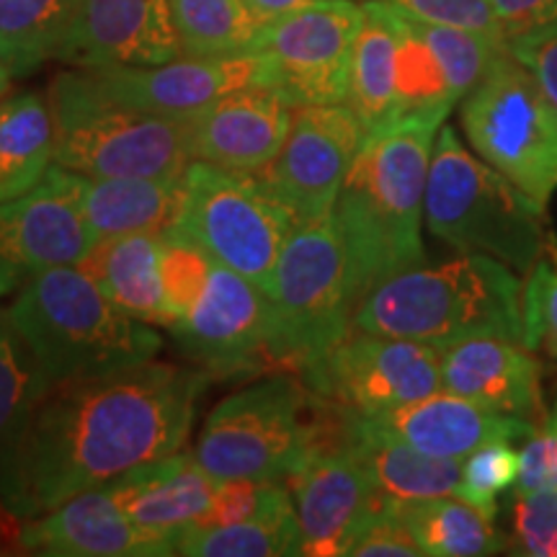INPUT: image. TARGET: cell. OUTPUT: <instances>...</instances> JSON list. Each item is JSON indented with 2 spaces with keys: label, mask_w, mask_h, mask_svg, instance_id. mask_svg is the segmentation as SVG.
<instances>
[{
  "label": "cell",
  "mask_w": 557,
  "mask_h": 557,
  "mask_svg": "<svg viewBox=\"0 0 557 557\" xmlns=\"http://www.w3.org/2000/svg\"><path fill=\"white\" fill-rule=\"evenodd\" d=\"M209 377L150 359L47 387L3 459L11 511L32 519L184 449Z\"/></svg>",
  "instance_id": "1"
},
{
  "label": "cell",
  "mask_w": 557,
  "mask_h": 557,
  "mask_svg": "<svg viewBox=\"0 0 557 557\" xmlns=\"http://www.w3.org/2000/svg\"><path fill=\"white\" fill-rule=\"evenodd\" d=\"M444 120L410 114L367 132L333 207L357 305L374 287L421 267L426 184Z\"/></svg>",
  "instance_id": "2"
},
{
  "label": "cell",
  "mask_w": 557,
  "mask_h": 557,
  "mask_svg": "<svg viewBox=\"0 0 557 557\" xmlns=\"http://www.w3.org/2000/svg\"><path fill=\"white\" fill-rule=\"evenodd\" d=\"M351 329L444 348L472 336L524 344V284L504 261L459 253L387 278L361 299Z\"/></svg>",
  "instance_id": "3"
},
{
  "label": "cell",
  "mask_w": 557,
  "mask_h": 557,
  "mask_svg": "<svg viewBox=\"0 0 557 557\" xmlns=\"http://www.w3.org/2000/svg\"><path fill=\"white\" fill-rule=\"evenodd\" d=\"M5 320L29 346L47 387L158 357L160 333L116 308L83 267L41 271L16 292Z\"/></svg>",
  "instance_id": "4"
},
{
  "label": "cell",
  "mask_w": 557,
  "mask_h": 557,
  "mask_svg": "<svg viewBox=\"0 0 557 557\" xmlns=\"http://www.w3.org/2000/svg\"><path fill=\"white\" fill-rule=\"evenodd\" d=\"M545 209L442 124L426 184V227L457 253H483L529 274L545 256Z\"/></svg>",
  "instance_id": "5"
},
{
  "label": "cell",
  "mask_w": 557,
  "mask_h": 557,
  "mask_svg": "<svg viewBox=\"0 0 557 557\" xmlns=\"http://www.w3.org/2000/svg\"><path fill=\"white\" fill-rule=\"evenodd\" d=\"M50 109L54 163L83 178H171L191 163L186 120L111 101L81 67L52 81Z\"/></svg>",
  "instance_id": "6"
},
{
  "label": "cell",
  "mask_w": 557,
  "mask_h": 557,
  "mask_svg": "<svg viewBox=\"0 0 557 557\" xmlns=\"http://www.w3.org/2000/svg\"><path fill=\"white\" fill-rule=\"evenodd\" d=\"M267 295L274 308L282 369L308 380L351 331L357 310L346 246L333 212L292 227Z\"/></svg>",
  "instance_id": "7"
},
{
  "label": "cell",
  "mask_w": 557,
  "mask_h": 557,
  "mask_svg": "<svg viewBox=\"0 0 557 557\" xmlns=\"http://www.w3.org/2000/svg\"><path fill=\"white\" fill-rule=\"evenodd\" d=\"M297 222L256 173L191 160L181 173L176 220L169 230L197 243L220 267L269 289Z\"/></svg>",
  "instance_id": "8"
},
{
  "label": "cell",
  "mask_w": 557,
  "mask_h": 557,
  "mask_svg": "<svg viewBox=\"0 0 557 557\" xmlns=\"http://www.w3.org/2000/svg\"><path fill=\"white\" fill-rule=\"evenodd\" d=\"M475 156L545 209L557 191V107L524 62L506 50L462 99Z\"/></svg>",
  "instance_id": "9"
},
{
  "label": "cell",
  "mask_w": 557,
  "mask_h": 557,
  "mask_svg": "<svg viewBox=\"0 0 557 557\" xmlns=\"http://www.w3.org/2000/svg\"><path fill=\"white\" fill-rule=\"evenodd\" d=\"M318 393L295 372H271L207 416L194 457L218 480L284 483L308 449Z\"/></svg>",
  "instance_id": "10"
},
{
  "label": "cell",
  "mask_w": 557,
  "mask_h": 557,
  "mask_svg": "<svg viewBox=\"0 0 557 557\" xmlns=\"http://www.w3.org/2000/svg\"><path fill=\"white\" fill-rule=\"evenodd\" d=\"M348 410L315 416L310 444L289 472L287 485L302 529V555L341 557L382 504L364 465L346 444Z\"/></svg>",
  "instance_id": "11"
},
{
  "label": "cell",
  "mask_w": 557,
  "mask_h": 557,
  "mask_svg": "<svg viewBox=\"0 0 557 557\" xmlns=\"http://www.w3.org/2000/svg\"><path fill=\"white\" fill-rule=\"evenodd\" d=\"M361 21L364 3L315 0L263 26L250 52L269 60V86L295 109L346 103Z\"/></svg>",
  "instance_id": "12"
},
{
  "label": "cell",
  "mask_w": 557,
  "mask_h": 557,
  "mask_svg": "<svg viewBox=\"0 0 557 557\" xmlns=\"http://www.w3.org/2000/svg\"><path fill=\"white\" fill-rule=\"evenodd\" d=\"M169 331L212 377L284 372L267 289L220 263L194 310Z\"/></svg>",
  "instance_id": "13"
},
{
  "label": "cell",
  "mask_w": 557,
  "mask_h": 557,
  "mask_svg": "<svg viewBox=\"0 0 557 557\" xmlns=\"http://www.w3.org/2000/svg\"><path fill=\"white\" fill-rule=\"evenodd\" d=\"M83 214V176L54 163L32 191L0 205V297L41 271L81 267L94 248Z\"/></svg>",
  "instance_id": "14"
},
{
  "label": "cell",
  "mask_w": 557,
  "mask_h": 557,
  "mask_svg": "<svg viewBox=\"0 0 557 557\" xmlns=\"http://www.w3.org/2000/svg\"><path fill=\"white\" fill-rule=\"evenodd\" d=\"M305 382L351 413H385L442 389V348L351 329Z\"/></svg>",
  "instance_id": "15"
},
{
  "label": "cell",
  "mask_w": 557,
  "mask_h": 557,
  "mask_svg": "<svg viewBox=\"0 0 557 557\" xmlns=\"http://www.w3.org/2000/svg\"><path fill=\"white\" fill-rule=\"evenodd\" d=\"M367 129L346 103L297 107L278 156L261 173L295 222L331 214Z\"/></svg>",
  "instance_id": "16"
},
{
  "label": "cell",
  "mask_w": 557,
  "mask_h": 557,
  "mask_svg": "<svg viewBox=\"0 0 557 557\" xmlns=\"http://www.w3.org/2000/svg\"><path fill=\"white\" fill-rule=\"evenodd\" d=\"M111 101L148 114L189 120L230 90L269 86V60L259 52L227 58H176L148 67H81Z\"/></svg>",
  "instance_id": "17"
},
{
  "label": "cell",
  "mask_w": 557,
  "mask_h": 557,
  "mask_svg": "<svg viewBox=\"0 0 557 557\" xmlns=\"http://www.w3.org/2000/svg\"><path fill=\"white\" fill-rule=\"evenodd\" d=\"M176 534L137 527L111 498L109 485L90 487L21 527L18 545L54 557H169Z\"/></svg>",
  "instance_id": "18"
},
{
  "label": "cell",
  "mask_w": 557,
  "mask_h": 557,
  "mask_svg": "<svg viewBox=\"0 0 557 557\" xmlns=\"http://www.w3.org/2000/svg\"><path fill=\"white\" fill-rule=\"evenodd\" d=\"M181 58L169 0H81L60 62L148 67Z\"/></svg>",
  "instance_id": "19"
},
{
  "label": "cell",
  "mask_w": 557,
  "mask_h": 557,
  "mask_svg": "<svg viewBox=\"0 0 557 557\" xmlns=\"http://www.w3.org/2000/svg\"><path fill=\"white\" fill-rule=\"evenodd\" d=\"M295 107L271 86L230 90L189 124L191 160L238 173H261L289 135Z\"/></svg>",
  "instance_id": "20"
},
{
  "label": "cell",
  "mask_w": 557,
  "mask_h": 557,
  "mask_svg": "<svg viewBox=\"0 0 557 557\" xmlns=\"http://www.w3.org/2000/svg\"><path fill=\"white\" fill-rule=\"evenodd\" d=\"M361 418L423 455L442 459H465L487 442H517L534 431V423L527 418L485 408L449 389H436L408 406Z\"/></svg>",
  "instance_id": "21"
},
{
  "label": "cell",
  "mask_w": 557,
  "mask_h": 557,
  "mask_svg": "<svg viewBox=\"0 0 557 557\" xmlns=\"http://www.w3.org/2000/svg\"><path fill=\"white\" fill-rule=\"evenodd\" d=\"M442 389L534 423L542 374L532 348L500 336H472L442 348Z\"/></svg>",
  "instance_id": "22"
},
{
  "label": "cell",
  "mask_w": 557,
  "mask_h": 557,
  "mask_svg": "<svg viewBox=\"0 0 557 557\" xmlns=\"http://www.w3.org/2000/svg\"><path fill=\"white\" fill-rule=\"evenodd\" d=\"M218 483V478L201 468L194 451L178 449L124 472L109 483V493L124 517L137 527L178 537L205 517Z\"/></svg>",
  "instance_id": "23"
},
{
  "label": "cell",
  "mask_w": 557,
  "mask_h": 557,
  "mask_svg": "<svg viewBox=\"0 0 557 557\" xmlns=\"http://www.w3.org/2000/svg\"><path fill=\"white\" fill-rule=\"evenodd\" d=\"M348 449L364 465L369 480L387 504H418L442 496H457L462 459L423 455L400 438L374 429L359 413L348 410Z\"/></svg>",
  "instance_id": "24"
},
{
  "label": "cell",
  "mask_w": 557,
  "mask_h": 557,
  "mask_svg": "<svg viewBox=\"0 0 557 557\" xmlns=\"http://www.w3.org/2000/svg\"><path fill=\"white\" fill-rule=\"evenodd\" d=\"M160 250L163 233H129L96 240L81 263L111 302L132 318L150 325H165L163 282H160Z\"/></svg>",
  "instance_id": "25"
},
{
  "label": "cell",
  "mask_w": 557,
  "mask_h": 557,
  "mask_svg": "<svg viewBox=\"0 0 557 557\" xmlns=\"http://www.w3.org/2000/svg\"><path fill=\"white\" fill-rule=\"evenodd\" d=\"M181 176L83 178V214L94 240L129 233H163L173 225Z\"/></svg>",
  "instance_id": "26"
},
{
  "label": "cell",
  "mask_w": 557,
  "mask_h": 557,
  "mask_svg": "<svg viewBox=\"0 0 557 557\" xmlns=\"http://www.w3.org/2000/svg\"><path fill=\"white\" fill-rule=\"evenodd\" d=\"M395 52L398 18L387 0H364V21L354 41L346 107L367 132L395 122Z\"/></svg>",
  "instance_id": "27"
},
{
  "label": "cell",
  "mask_w": 557,
  "mask_h": 557,
  "mask_svg": "<svg viewBox=\"0 0 557 557\" xmlns=\"http://www.w3.org/2000/svg\"><path fill=\"white\" fill-rule=\"evenodd\" d=\"M54 165L50 99L18 94L0 103V205L32 191Z\"/></svg>",
  "instance_id": "28"
},
{
  "label": "cell",
  "mask_w": 557,
  "mask_h": 557,
  "mask_svg": "<svg viewBox=\"0 0 557 557\" xmlns=\"http://www.w3.org/2000/svg\"><path fill=\"white\" fill-rule=\"evenodd\" d=\"M176 553L186 557H292L302 555V529L287 485L259 517L230 527H189Z\"/></svg>",
  "instance_id": "29"
},
{
  "label": "cell",
  "mask_w": 557,
  "mask_h": 557,
  "mask_svg": "<svg viewBox=\"0 0 557 557\" xmlns=\"http://www.w3.org/2000/svg\"><path fill=\"white\" fill-rule=\"evenodd\" d=\"M400 511L429 557H487L508 547L496 519L457 496L403 504Z\"/></svg>",
  "instance_id": "30"
},
{
  "label": "cell",
  "mask_w": 557,
  "mask_h": 557,
  "mask_svg": "<svg viewBox=\"0 0 557 557\" xmlns=\"http://www.w3.org/2000/svg\"><path fill=\"white\" fill-rule=\"evenodd\" d=\"M81 0H0V58L13 75L58 60Z\"/></svg>",
  "instance_id": "31"
},
{
  "label": "cell",
  "mask_w": 557,
  "mask_h": 557,
  "mask_svg": "<svg viewBox=\"0 0 557 557\" xmlns=\"http://www.w3.org/2000/svg\"><path fill=\"white\" fill-rule=\"evenodd\" d=\"M181 58L246 54L263 24L246 0H169Z\"/></svg>",
  "instance_id": "32"
},
{
  "label": "cell",
  "mask_w": 557,
  "mask_h": 557,
  "mask_svg": "<svg viewBox=\"0 0 557 557\" xmlns=\"http://www.w3.org/2000/svg\"><path fill=\"white\" fill-rule=\"evenodd\" d=\"M398 52H395V120L410 114H434L447 120L457 107L447 75L431 52L413 18L395 5Z\"/></svg>",
  "instance_id": "33"
},
{
  "label": "cell",
  "mask_w": 557,
  "mask_h": 557,
  "mask_svg": "<svg viewBox=\"0 0 557 557\" xmlns=\"http://www.w3.org/2000/svg\"><path fill=\"white\" fill-rule=\"evenodd\" d=\"M37 359L21 341L5 315L0 318V465L29 421L34 406L45 395Z\"/></svg>",
  "instance_id": "34"
},
{
  "label": "cell",
  "mask_w": 557,
  "mask_h": 557,
  "mask_svg": "<svg viewBox=\"0 0 557 557\" xmlns=\"http://www.w3.org/2000/svg\"><path fill=\"white\" fill-rule=\"evenodd\" d=\"M413 24L416 29L421 32V37L426 39L431 52L436 54L438 65H442L444 75H447L449 90L457 103L485 78V73L493 67V62L508 50L506 39L491 37V34L457 29V26L426 24V21L418 18H413Z\"/></svg>",
  "instance_id": "35"
},
{
  "label": "cell",
  "mask_w": 557,
  "mask_h": 557,
  "mask_svg": "<svg viewBox=\"0 0 557 557\" xmlns=\"http://www.w3.org/2000/svg\"><path fill=\"white\" fill-rule=\"evenodd\" d=\"M214 261L197 243L184 238L176 230H163V250H160V282H163L169 329L184 320L205 295Z\"/></svg>",
  "instance_id": "36"
},
{
  "label": "cell",
  "mask_w": 557,
  "mask_h": 557,
  "mask_svg": "<svg viewBox=\"0 0 557 557\" xmlns=\"http://www.w3.org/2000/svg\"><path fill=\"white\" fill-rule=\"evenodd\" d=\"M519 451L508 438H496L462 459V478H459L457 498L480 508L485 517L496 519L498 496L517 485Z\"/></svg>",
  "instance_id": "37"
},
{
  "label": "cell",
  "mask_w": 557,
  "mask_h": 557,
  "mask_svg": "<svg viewBox=\"0 0 557 557\" xmlns=\"http://www.w3.org/2000/svg\"><path fill=\"white\" fill-rule=\"evenodd\" d=\"M508 553L521 557H557V487L513 493Z\"/></svg>",
  "instance_id": "38"
},
{
  "label": "cell",
  "mask_w": 557,
  "mask_h": 557,
  "mask_svg": "<svg viewBox=\"0 0 557 557\" xmlns=\"http://www.w3.org/2000/svg\"><path fill=\"white\" fill-rule=\"evenodd\" d=\"M547 253L527 274L524 284V346H545L557 357V243L547 240Z\"/></svg>",
  "instance_id": "39"
},
{
  "label": "cell",
  "mask_w": 557,
  "mask_h": 557,
  "mask_svg": "<svg viewBox=\"0 0 557 557\" xmlns=\"http://www.w3.org/2000/svg\"><path fill=\"white\" fill-rule=\"evenodd\" d=\"M282 487L284 483H271V480H220L207 513L194 527H230L259 517L282 493Z\"/></svg>",
  "instance_id": "40"
},
{
  "label": "cell",
  "mask_w": 557,
  "mask_h": 557,
  "mask_svg": "<svg viewBox=\"0 0 557 557\" xmlns=\"http://www.w3.org/2000/svg\"><path fill=\"white\" fill-rule=\"evenodd\" d=\"M351 557H423L413 532L398 504H382L359 529L357 540L348 547Z\"/></svg>",
  "instance_id": "41"
},
{
  "label": "cell",
  "mask_w": 557,
  "mask_h": 557,
  "mask_svg": "<svg viewBox=\"0 0 557 557\" xmlns=\"http://www.w3.org/2000/svg\"><path fill=\"white\" fill-rule=\"evenodd\" d=\"M387 3L398 5L408 16L426 21V24L457 26V29L506 39L496 9H493V0H387Z\"/></svg>",
  "instance_id": "42"
},
{
  "label": "cell",
  "mask_w": 557,
  "mask_h": 557,
  "mask_svg": "<svg viewBox=\"0 0 557 557\" xmlns=\"http://www.w3.org/2000/svg\"><path fill=\"white\" fill-rule=\"evenodd\" d=\"M557 487V403L540 429L527 436L519 451V475L513 493H532Z\"/></svg>",
  "instance_id": "43"
},
{
  "label": "cell",
  "mask_w": 557,
  "mask_h": 557,
  "mask_svg": "<svg viewBox=\"0 0 557 557\" xmlns=\"http://www.w3.org/2000/svg\"><path fill=\"white\" fill-rule=\"evenodd\" d=\"M508 50L513 58L524 62L532 70L534 78L545 88V94L557 107V21L542 26L537 32L521 34V37L508 41Z\"/></svg>",
  "instance_id": "44"
},
{
  "label": "cell",
  "mask_w": 557,
  "mask_h": 557,
  "mask_svg": "<svg viewBox=\"0 0 557 557\" xmlns=\"http://www.w3.org/2000/svg\"><path fill=\"white\" fill-rule=\"evenodd\" d=\"M493 9L508 41L557 21V0H493Z\"/></svg>",
  "instance_id": "45"
},
{
  "label": "cell",
  "mask_w": 557,
  "mask_h": 557,
  "mask_svg": "<svg viewBox=\"0 0 557 557\" xmlns=\"http://www.w3.org/2000/svg\"><path fill=\"white\" fill-rule=\"evenodd\" d=\"M248 9L253 11V16L261 21L263 26L271 24V21L287 16V13H295L305 5L315 3V0H246Z\"/></svg>",
  "instance_id": "46"
},
{
  "label": "cell",
  "mask_w": 557,
  "mask_h": 557,
  "mask_svg": "<svg viewBox=\"0 0 557 557\" xmlns=\"http://www.w3.org/2000/svg\"><path fill=\"white\" fill-rule=\"evenodd\" d=\"M11 78H13V70L9 67V62L0 58V99H3L5 90H9Z\"/></svg>",
  "instance_id": "47"
},
{
  "label": "cell",
  "mask_w": 557,
  "mask_h": 557,
  "mask_svg": "<svg viewBox=\"0 0 557 557\" xmlns=\"http://www.w3.org/2000/svg\"><path fill=\"white\" fill-rule=\"evenodd\" d=\"M0 318H3V315H0Z\"/></svg>",
  "instance_id": "48"
}]
</instances>
